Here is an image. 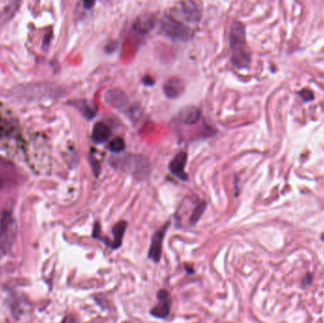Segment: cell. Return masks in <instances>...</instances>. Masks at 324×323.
<instances>
[{
  "mask_svg": "<svg viewBox=\"0 0 324 323\" xmlns=\"http://www.w3.org/2000/svg\"><path fill=\"white\" fill-rule=\"evenodd\" d=\"M28 139L18 119L7 107L0 105V149L12 156L25 157Z\"/></svg>",
  "mask_w": 324,
  "mask_h": 323,
  "instance_id": "6da1fadb",
  "label": "cell"
},
{
  "mask_svg": "<svg viewBox=\"0 0 324 323\" xmlns=\"http://www.w3.org/2000/svg\"><path fill=\"white\" fill-rule=\"evenodd\" d=\"M230 50L232 65L238 69H248L251 62L250 48L247 43L245 26L234 22L230 31Z\"/></svg>",
  "mask_w": 324,
  "mask_h": 323,
  "instance_id": "7a4b0ae2",
  "label": "cell"
},
{
  "mask_svg": "<svg viewBox=\"0 0 324 323\" xmlns=\"http://www.w3.org/2000/svg\"><path fill=\"white\" fill-rule=\"evenodd\" d=\"M48 155V143H46L45 137L35 134L28 139L24 159L32 170L41 173L46 166Z\"/></svg>",
  "mask_w": 324,
  "mask_h": 323,
  "instance_id": "3957f363",
  "label": "cell"
},
{
  "mask_svg": "<svg viewBox=\"0 0 324 323\" xmlns=\"http://www.w3.org/2000/svg\"><path fill=\"white\" fill-rule=\"evenodd\" d=\"M113 159L112 164L115 167L131 174L137 179H144L149 175L151 164L144 155H128Z\"/></svg>",
  "mask_w": 324,
  "mask_h": 323,
  "instance_id": "277c9868",
  "label": "cell"
},
{
  "mask_svg": "<svg viewBox=\"0 0 324 323\" xmlns=\"http://www.w3.org/2000/svg\"><path fill=\"white\" fill-rule=\"evenodd\" d=\"M17 234V226L11 211H5L0 216V254H6L13 248Z\"/></svg>",
  "mask_w": 324,
  "mask_h": 323,
  "instance_id": "5b68a950",
  "label": "cell"
},
{
  "mask_svg": "<svg viewBox=\"0 0 324 323\" xmlns=\"http://www.w3.org/2000/svg\"><path fill=\"white\" fill-rule=\"evenodd\" d=\"M159 25L162 32L175 41H187L192 36V29L173 15H164Z\"/></svg>",
  "mask_w": 324,
  "mask_h": 323,
  "instance_id": "8992f818",
  "label": "cell"
},
{
  "mask_svg": "<svg viewBox=\"0 0 324 323\" xmlns=\"http://www.w3.org/2000/svg\"><path fill=\"white\" fill-rule=\"evenodd\" d=\"M170 223H167L161 227L158 230H156L154 233V235L152 237V241L150 245L149 252H148V257L152 261L155 263H158L160 261L161 258L162 252V243L163 239L166 234V231L168 229Z\"/></svg>",
  "mask_w": 324,
  "mask_h": 323,
  "instance_id": "52a82bcc",
  "label": "cell"
},
{
  "mask_svg": "<svg viewBox=\"0 0 324 323\" xmlns=\"http://www.w3.org/2000/svg\"><path fill=\"white\" fill-rule=\"evenodd\" d=\"M157 305L151 310V315L156 318H166L171 311V295L167 290L161 289L157 292Z\"/></svg>",
  "mask_w": 324,
  "mask_h": 323,
  "instance_id": "ba28073f",
  "label": "cell"
},
{
  "mask_svg": "<svg viewBox=\"0 0 324 323\" xmlns=\"http://www.w3.org/2000/svg\"><path fill=\"white\" fill-rule=\"evenodd\" d=\"M106 104L118 109L119 111H125L129 106V99L127 95L120 89H110L105 94Z\"/></svg>",
  "mask_w": 324,
  "mask_h": 323,
  "instance_id": "9c48e42d",
  "label": "cell"
},
{
  "mask_svg": "<svg viewBox=\"0 0 324 323\" xmlns=\"http://www.w3.org/2000/svg\"><path fill=\"white\" fill-rule=\"evenodd\" d=\"M188 155L186 152H179L175 155L173 160L169 164V170L172 174L180 178L181 180H188V175L185 172L187 164Z\"/></svg>",
  "mask_w": 324,
  "mask_h": 323,
  "instance_id": "30bf717a",
  "label": "cell"
},
{
  "mask_svg": "<svg viewBox=\"0 0 324 323\" xmlns=\"http://www.w3.org/2000/svg\"><path fill=\"white\" fill-rule=\"evenodd\" d=\"M185 91V84L177 77H172L164 83L163 92L169 99H176Z\"/></svg>",
  "mask_w": 324,
  "mask_h": 323,
  "instance_id": "8fae6325",
  "label": "cell"
},
{
  "mask_svg": "<svg viewBox=\"0 0 324 323\" xmlns=\"http://www.w3.org/2000/svg\"><path fill=\"white\" fill-rule=\"evenodd\" d=\"M155 24H156L155 16L152 14H145V15L137 17L133 25V30L138 34L145 35L153 30Z\"/></svg>",
  "mask_w": 324,
  "mask_h": 323,
  "instance_id": "7c38bea8",
  "label": "cell"
},
{
  "mask_svg": "<svg viewBox=\"0 0 324 323\" xmlns=\"http://www.w3.org/2000/svg\"><path fill=\"white\" fill-rule=\"evenodd\" d=\"M201 118L200 109L196 106H187L181 109L178 113V119L182 124L186 125H193L197 124Z\"/></svg>",
  "mask_w": 324,
  "mask_h": 323,
  "instance_id": "4fadbf2b",
  "label": "cell"
},
{
  "mask_svg": "<svg viewBox=\"0 0 324 323\" xmlns=\"http://www.w3.org/2000/svg\"><path fill=\"white\" fill-rule=\"evenodd\" d=\"M110 136H111V129L109 128L108 125L103 122L95 124L93 130H92V139L95 143H106Z\"/></svg>",
  "mask_w": 324,
  "mask_h": 323,
  "instance_id": "5bb4252c",
  "label": "cell"
},
{
  "mask_svg": "<svg viewBox=\"0 0 324 323\" xmlns=\"http://www.w3.org/2000/svg\"><path fill=\"white\" fill-rule=\"evenodd\" d=\"M181 12L183 16L191 22H198L201 17L199 7L196 6L193 2H183L181 3Z\"/></svg>",
  "mask_w": 324,
  "mask_h": 323,
  "instance_id": "9a60e30c",
  "label": "cell"
},
{
  "mask_svg": "<svg viewBox=\"0 0 324 323\" xmlns=\"http://www.w3.org/2000/svg\"><path fill=\"white\" fill-rule=\"evenodd\" d=\"M74 105L80 110V112L88 119H92L96 116L97 111H98L97 106L88 99L78 100L75 103Z\"/></svg>",
  "mask_w": 324,
  "mask_h": 323,
  "instance_id": "2e32d148",
  "label": "cell"
},
{
  "mask_svg": "<svg viewBox=\"0 0 324 323\" xmlns=\"http://www.w3.org/2000/svg\"><path fill=\"white\" fill-rule=\"evenodd\" d=\"M126 226L127 224L125 221H119L113 227V242L110 245V248L116 249L120 247L126 230Z\"/></svg>",
  "mask_w": 324,
  "mask_h": 323,
  "instance_id": "e0dca14e",
  "label": "cell"
},
{
  "mask_svg": "<svg viewBox=\"0 0 324 323\" xmlns=\"http://www.w3.org/2000/svg\"><path fill=\"white\" fill-rule=\"evenodd\" d=\"M207 204L206 202H201L198 205L195 207V209L193 210V213L190 217V224L194 225L196 224L200 220L201 216L203 215L204 211L206 210Z\"/></svg>",
  "mask_w": 324,
  "mask_h": 323,
  "instance_id": "ac0fdd59",
  "label": "cell"
},
{
  "mask_svg": "<svg viewBox=\"0 0 324 323\" xmlns=\"http://www.w3.org/2000/svg\"><path fill=\"white\" fill-rule=\"evenodd\" d=\"M125 149V143L123 137H116L109 143V150L113 153H120Z\"/></svg>",
  "mask_w": 324,
  "mask_h": 323,
  "instance_id": "d6986e66",
  "label": "cell"
},
{
  "mask_svg": "<svg viewBox=\"0 0 324 323\" xmlns=\"http://www.w3.org/2000/svg\"><path fill=\"white\" fill-rule=\"evenodd\" d=\"M299 95L305 102H310L314 99V93L309 89H302L299 92Z\"/></svg>",
  "mask_w": 324,
  "mask_h": 323,
  "instance_id": "ffe728a7",
  "label": "cell"
},
{
  "mask_svg": "<svg viewBox=\"0 0 324 323\" xmlns=\"http://www.w3.org/2000/svg\"><path fill=\"white\" fill-rule=\"evenodd\" d=\"M143 82H144V84L145 86H149V87L150 86H153V85L155 84L154 79H153V78H151L150 76H146V77H144Z\"/></svg>",
  "mask_w": 324,
  "mask_h": 323,
  "instance_id": "44dd1931",
  "label": "cell"
},
{
  "mask_svg": "<svg viewBox=\"0 0 324 323\" xmlns=\"http://www.w3.org/2000/svg\"><path fill=\"white\" fill-rule=\"evenodd\" d=\"M94 3H95V2H93V1H86V2H84L85 7L88 8V9H90L91 7L93 6Z\"/></svg>",
  "mask_w": 324,
  "mask_h": 323,
  "instance_id": "7402d4cb",
  "label": "cell"
},
{
  "mask_svg": "<svg viewBox=\"0 0 324 323\" xmlns=\"http://www.w3.org/2000/svg\"><path fill=\"white\" fill-rule=\"evenodd\" d=\"M322 240H323V241H324V234H323V235H322Z\"/></svg>",
  "mask_w": 324,
  "mask_h": 323,
  "instance_id": "603a6c76",
  "label": "cell"
}]
</instances>
